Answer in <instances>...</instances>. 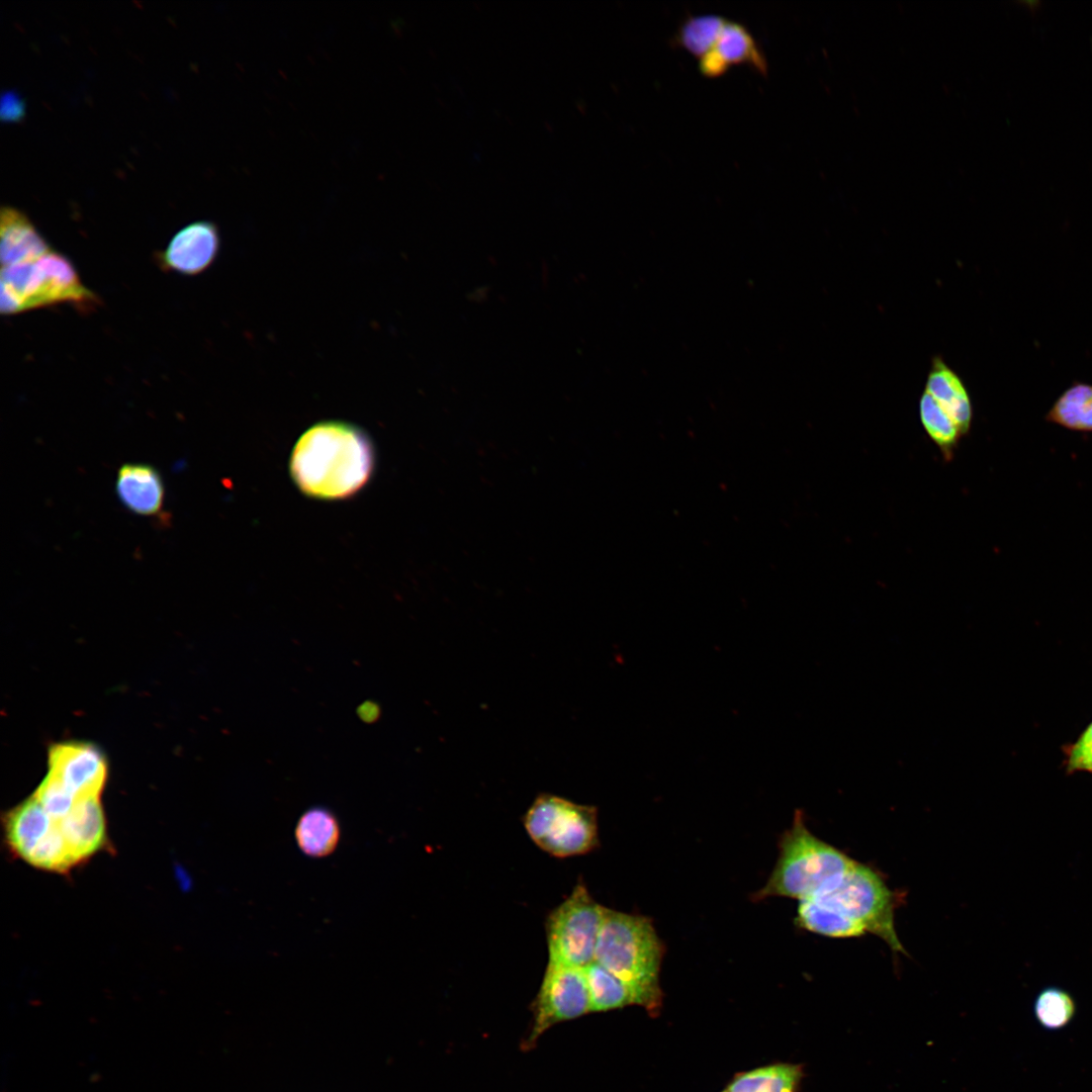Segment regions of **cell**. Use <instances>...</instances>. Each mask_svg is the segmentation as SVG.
Segmentation results:
<instances>
[{
	"mask_svg": "<svg viewBox=\"0 0 1092 1092\" xmlns=\"http://www.w3.org/2000/svg\"><path fill=\"white\" fill-rule=\"evenodd\" d=\"M375 450L360 427L324 421L304 431L290 456L293 482L305 495L324 500L346 499L371 479Z\"/></svg>",
	"mask_w": 1092,
	"mask_h": 1092,
	"instance_id": "1",
	"label": "cell"
},
{
	"mask_svg": "<svg viewBox=\"0 0 1092 1092\" xmlns=\"http://www.w3.org/2000/svg\"><path fill=\"white\" fill-rule=\"evenodd\" d=\"M663 956V942L648 917L606 908L595 961L628 987L634 1004L649 1012L661 1006L659 972Z\"/></svg>",
	"mask_w": 1092,
	"mask_h": 1092,
	"instance_id": "2",
	"label": "cell"
},
{
	"mask_svg": "<svg viewBox=\"0 0 1092 1092\" xmlns=\"http://www.w3.org/2000/svg\"><path fill=\"white\" fill-rule=\"evenodd\" d=\"M779 857L766 882L752 897L807 899L839 878L854 861L839 848L815 836L797 810L792 826L779 841Z\"/></svg>",
	"mask_w": 1092,
	"mask_h": 1092,
	"instance_id": "3",
	"label": "cell"
},
{
	"mask_svg": "<svg viewBox=\"0 0 1092 1092\" xmlns=\"http://www.w3.org/2000/svg\"><path fill=\"white\" fill-rule=\"evenodd\" d=\"M0 311L13 315L23 311L71 303L80 311L95 309L99 297L80 280L72 262L50 252L40 259L1 269Z\"/></svg>",
	"mask_w": 1092,
	"mask_h": 1092,
	"instance_id": "4",
	"label": "cell"
},
{
	"mask_svg": "<svg viewBox=\"0 0 1092 1092\" xmlns=\"http://www.w3.org/2000/svg\"><path fill=\"white\" fill-rule=\"evenodd\" d=\"M807 899L828 907L864 933L877 935L893 951L906 953L895 928L898 895L873 867L854 860L839 878Z\"/></svg>",
	"mask_w": 1092,
	"mask_h": 1092,
	"instance_id": "5",
	"label": "cell"
},
{
	"mask_svg": "<svg viewBox=\"0 0 1092 1092\" xmlns=\"http://www.w3.org/2000/svg\"><path fill=\"white\" fill-rule=\"evenodd\" d=\"M533 842L555 857H569L599 846L598 811L589 805L543 793L523 817Z\"/></svg>",
	"mask_w": 1092,
	"mask_h": 1092,
	"instance_id": "6",
	"label": "cell"
},
{
	"mask_svg": "<svg viewBox=\"0 0 1092 1092\" xmlns=\"http://www.w3.org/2000/svg\"><path fill=\"white\" fill-rule=\"evenodd\" d=\"M606 907L581 882L546 920L549 962L584 969L595 961Z\"/></svg>",
	"mask_w": 1092,
	"mask_h": 1092,
	"instance_id": "7",
	"label": "cell"
},
{
	"mask_svg": "<svg viewBox=\"0 0 1092 1092\" xmlns=\"http://www.w3.org/2000/svg\"><path fill=\"white\" fill-rule=\"evenodd\" d=\"M3 824L8 848L28 864L62 874L78 866L58 820L33 796L9 810Z\"/></svg>",
	"mask_w": 1092,
	"mask_h": 1092,
	"instance_id": "8",
	"label": "cell"
},
{
	"mask_svg": "<svg viewBox=\"0 0 1092 1092\" xmlns=\"http://www.w3.org/2000/svg\"><path fill=\"white\" fill-rule=\"evenodd\" d=\"M592 1012L583 969L548 962L533 1004V1024L526 1046H533L553 1025Z\"/></svg>",
	"mask_w": 1092,
	"mask_h": 1092,
	"instance_id": "9",
	"label": "cell"
},
{
	"mask_svg": "<svg viewBox=\"0 0 1092 1092\" xmlns=\"http://www.w3.org/2000/svg\"><path fill=\"white\" fill-rule=\"evenodd\" d=\"M48 775L77 799L99 797L106 782L107 764L103 753L93 744L56 743L49 749Z\"/></svg>",
	"mask_w": 1092,
	"mask_h": 1092,
	"instance_id": "10",
	"label": "cell"
},
{
	"mask_svg": "<svg viewBox=\"0 0 1092 1092\" xmlns=\"http://www.w3.org/2000/svg\"><path fill=\"white\" fill-rule=\"evenodd\" d=\"M219 247L216 225L207 220H198L179 230L167 247L156 254V262L164 271L193 276L202 273L214 262Z\"/></svg>",
	"mask_w": 1092,
	"mask_h": 1092,
	"instance_id": "11",
	"label": "cell"
},
{
	"mask_svg": "<svg viewBox=\"0 0 1092 1092\" xmlns=\"http://www.w3.org/2000/svg\"><path fill=\"white\" fill-rule=\"evenodd\" d=\"M747 65L765 75L767 62L751 32L741 23L727 20L716 43L700 58V72L710 78L725 74L731 66Z\"/></svg>",
	"mask_w": 1092,
	"mask_h": 1092,
	"instance_id": "12",
	"label": "cell"
},
{
	"mask_svg": "<svg viewBox=\"0 0 1092 1092\" xmlns=\"http://www.w3.org/2000/svg\"><path fill=\"white\" fill-rule=\"evenodd\" d=\"M57 820L77 864L107 847L106 820L99 797L78 799L73 808Z\"/></svg>",
	"mask_w": 1092,
	"mask_h": 1092,
	"instance_id": "13",
	"label": "cell"
},
{
	"mask_svg": "<svg viewBox=\"0 0 1092 1092\" xmlns=\"http://www.w3.org/2000/svg\"><path fill=\"white\" fill-rule=\"evenodd\" d=\"M115 489L122 505L134 514L153 517L163 509V478L151 464H123L117 471Z\"/></svg>",
	"mask_w": 1092,
	"mask_h": 1092,
	"instance_id": "14",
	"label": "cell"
},
{
	"mask_svg": "<svg viewBox=\"0 0 1092 1092\" xmlns=\"http://www.w3.org/2000/svg\"><path fill=\"white\" fill-rule=\"evenodd\" d=\"M0 239L2 267L34 262L53 251L31 220L9 205L0 211Z\"/></svg>",
	"mask_w": 1092,
	"mask_h": 1092,
	"instance_id": "15",
	"label": "cell"
},
{
	"mask_svg": "<svg viewBox=\"0 0 1092 1092\" xmlns=\"http://www.w3.org/2000/svg\"><path fill=\"white\" fill-rule=\"evenodd\" d=\"M925 391L945 411L962 435L969 433L973 421L970 394L959 374L940 356L931 360Z\"/></svg>",
	"mask_w": 1092,
	"mask_h": 1092,
	"instance_id": "16",
	"label": "cell"
},
{
	"mask_svg": "<svg viewBox=\"0 0 1092 1092\" xmlns=\"http://www.w3.org/2000/svg\"><path fill=\"white\" fill-rule=\"evenodd\" d=\"M299 849L309 857H326L337 848L341 827L336 814L325 806H313L299 817L294 830Z\"/></svg>",
	"mask_w": 1092,
	"mask_h": 1092,
	"instance_id": "17",
	"label": "cell"
},
{
	"mask_svg": "<svg viewBox=\"0 0 1092 1092\" xmlns=\"http://www.w3.org/2000/svg\"><path fill=\"white\" fill-rule=\"evenodd\" d=\"M1044 420L1070 431L1092 433V384L1074 381L1054 401Z\"/></svg>",
	"mask_w": 1092,
	"mask_h": 1092,
	"instance_id": "18",
	"label": "cell"
},
{
	"mask_svg": "<svg viewBox=\"0 0 1092 1092\" xmlns=\"http://www.w3.org/2000/svg\"><path fill=\"white\" fill-rule=\"evenodd\" d=\"M801 1077L800 1066L778 1064L737 1075L725 1092H795Z\"/></svg>",
	"mask_w": 1092,
	"mask_h": 1092,
	"instance_id": "19",
	"label": "cell"
},
{
	"mask_svg": "<svg viewBox=\"0 0 1092 1092\" xmlns=\"http://www.w3.org/2000/svg\"><path fill=\"white\" fill-rule=\"evenodd\" d=\"M592 1011H609L634 1004L628 987L612 972L594 961L584 969Z\"/></svg>",
	"mask_w": 1092,
	"mask_h": 1092,
	"instance_id": "20",
	"label": "cell"
},
{
	"mask_svg": "<svg viewBox=\"0 0 1092 1092\" xmlns=\"http://www.w3.org/2000/svg\"><path fill=\"white\" fill-rule=\"evenodd\" d=\"M726 21L714 14L689 16L678 26L673 40L678 47L701 58L714 47Z\"/></svg>",
	"mask_w": 1092,
	"mask_h": 1092,
	"instance_id": "21",
	"label": "cell"
},
{
	"mask_svg": "<svg viewBox=\"0 0 1092 1092\" xmlns=\"http://www.w3.org/2000/svg\"><path fill=\"white\" fill-rule=\"evenodd\" d=\"M919 417L931 440L944 455L950 454L963 435L945 411L926 391L919 400Z\"/></svg>",
	"mask_w": 1092,
	"mask_h": 1092,
	"instance_id": "22",
	"label": "cell"
},
{
	"mask_svg": "<svg viewBox=\"0 0 1092 1092\" xmlns=\"http://www.w3.org/2000/svg\"><path fill=\"white\" fill-rule=\"evenodd\" d=\"M1075 1011L1076 1004L1073 997L1058 987L1041 990L1034 1001L1035 1017L1043 1027L1049 1029L1066 1026L1072 1020Z\"/></svg>",
	"mask_w": 1092,
	"mask_h": 1092,
	"instance_id": "23",
	"label": "cell"
},
{
	"mask_svg": "<svg viewBox=\"0 0 1092 1092\" xmlns=\"http://www.w3.org/2000/svg\"><path fill=\"white\" fill-rule=\"evenodd\" d=\"M33 797L54 818L64 817L78 800L63 784L47 775Z\"/></svg>",
	"mask_w": 1092,
	"mask_h": 1092,
	"instance_id": "24",
	"label": "cell"
},
{
	"mask_svg": "<svg viewBox=\"0 0 1092 1092\" xmlns=\"http://www.w3.org/2000/svg\"><path fill=\"white\" fill-rule=\"evenodd\" d=\"M1066 767L1069 772H1092V722L1066 751Z\"/></svg>",
	"mask_w": 1092,
	"mask_h": 1092,
	"instance_id": "25",
	"label": "cell"
},
{
	"mask_svg": "<svg viewBox=\"0 0 1092 1092\" xmlns=\"http://www.w3.org/2000/svg\"><path fill=\"white\" fill-rule=\"evenodd\" d=\"M24 101L15 90H6L2 93L0 103V116L2 120H21L24 116Z\"/></svg>",
	"mask_w": 1092,
	"mask_h": 1092,
	"instance_id": "26",
	"label": "cell"
},
{
	"mask_svg": "<svg viewBox=\"0 0 1092 1092\" xmlns=\"http://www.w3.org/2000/svg\"><path fill=\"white\" fill-rule=\"evenodd\" d=\"M371 711H378V707L372 703H365L362 706V712H360V714H362V718L365 721H372L377 717L378 714L371 713Z\"/></svg>",
	"mask_w": 1092,
	"mask_h": 1092,
	"instance_id": "27",
	"label": "cell"
},
{
	"mask_svg": "<svg viewBox=\"0 0 1092 1092\" xmlns=\"http://www.w3.org/2000/svg\"><path fill=\"white\" fill-rule=\"evenodd\" d=\"M1092 774V772H1091Z\"/></svg>",
	"mask_w": 1092,
	"mask_h": 1092,
	"instance_id": "28",
	"label": "cell"
}]
</instances>
